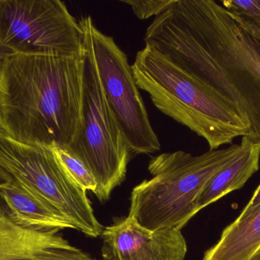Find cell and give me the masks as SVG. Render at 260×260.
<instances>
[{"label": "cell", "instance_id": "obj_7", "mask_svg": "<svg viewBox=\"0 0 260 260\" xmlns=\"http://www.w3.org/2000/svg\"><path fill=\"white\" fill-rule=\"evenodd\" d=\"M0 166L60 212L75 230L91 238L102 236L103 226L86 192L67 175L50 147L21 143L0 128Z\"/></svg>", "mask_w": 260, "mask_h": 260}, {"label": "cell", "instance_id": "obj_5", "mask_svg": "<svg viewBox=\"0 0 260 260\" xmlns=\"http://www.w3.org/2000/svg\"><path fill=\"white\" fill-rule=\"evenodd\" d=\"M85 50L82 125L69 149L89 169L98 184L94 194L105 201L126 179L132 152L107 102L85 36Z\"/></svg>", "mask_w": 260, "mask_h": 260}, {"label": "cell", "instance_id": "obj_19", "mask_svg": "<svg viewBox=\"0 0 260 260\" xmlns=\"http://www.w3.org/2000/svg\"><path fill=\"white\" fill-rule=\"evenodd\" d=\"M249 260H260V248L255 252L254 254Z\"/></svg>", "mask_w": 260, "mask_h": 260}, {"label": "cell", "instance_id": "obj_20", "mask_svg": "<svg viewBox=\"0 0 260 260\" xmlns=\"http://www.w3.org/2000/svg\"><path fill=\"white\" fill-rule=\"evenodd\" d=\"M2 65H3V62L0 61V73H1Z\"/></svg>", "mask_w": 260, "mask_h": 260}, {"label": "cell", "instance_id": "obj_17", "mask_svg": "<svg viewBox=\"0 0 260 260\" xmlns=\"http://www.w3.org/2000/svg\"><path fill=\"white\" fill-rule=\"evenodd\" d=\"M260 205V185L258 186L256 190L255 191L254 194H253V197H252L250 201H249L248 204L247 205L245 208H244L243 212L241 214H246L247 212H250L253 210L255 208L257 207Z\"/></svg>", "mask_w": 260, "mask_h": 260}, {"label": "cell", "instance_id": "obj_18", "mask_svg": "<svg viewBox=\"0 0 260 260\" xmlns=\"http://www.w3.org/2000/svg\"><path fill=\"white\" fill-rule=\"evenodd\" d=\"M13 181L12 176L9 175L3 168L0 166V189L9 186Z\"/></svg>", "mask_w": 260, "mask_h": 260}, {"label": "cell", "instance_id": "obj_11", "mask_svg": "<svg viewBox=\"0 0 260 260\" xmlns=\"http://www.w3.org/2000/svg\"><path fill=\"white\" fill-rule=\"evenodd\" d=\"M0 197L10 211L8 216L22 227L36 230L74 229L51 205L15 180L0 189Z\"/></svg>", "mask_w": 260, "mask_h": 260}, {"label": "cell", "instance_id": "obj_12", "mask_svg": "<svg viewBox=\"0 0 260 260\" xmlns=\"http://www.w3.org/2000/svg\"><path fill=\"white\" fill-rule=\"evenodd\" d=\"M259 248L260 205L228 226L203 260H249Z\"/></svg>", "mask_w": 260, "mask_h": 260}, {"label": "cell", "instance_id": "obj_2", "mask_svg": "<svg viewBox=\"0 0 260 260\" xmlns=\"http://www.w3.org/2000/svg\"><path fill=\"white\" fill-rule=\"evenodd\" d=\"M85 50L3 61L0 128L15 140L70 148L82 125Z\"/></svg>", "mask_w": 260, "mask_h": 260}, {"label": "cell", "instance_id": "obj_6", "mask_svg": "<svg viewBox=\"0 0 260 260\" xmlns=\"http://www.w3.org/2000/svg\"><path fill=\"white\" fill-rule=\"evenodd\" d=\"M85 48L79 21L59 0H0V61L74 56Z\"/></svg>", "mask_w": 260, "mask_h": 260}, {"label": "cell", "instance_id": "obj_10", "mask_svg": "<svg viewBox=\"0 0 260 260\" xmlns=\"http://www.w3.org/2000/svg\"><path fill=\"white\" fill-rule=\"evenodd\" d=\"M58 230L22 227L0 215V260H91Z\"/></svg>", "mask_w": 260, "mask_h": 260}, {"label": "cell", "instance_id": "obj_1", "mask_svg": "<svg viewBox=\"0 0 260 260\" xmlns=\"http://www.w3.org/2000/svg\"><path fill=\"white\" fill-rule=\"evenodd\" d=\"M144 41L235 103L250 125L246 137L260 147V35L220 2L176 0Z\"/></svg>", "mask_w": 260, "mask_h": 260}, {"label": "cell", "instance_id": "obj_15", "mask_svg": "<svg viewBox=\"0 0 260 260\" xmlns=\"http://www.w3.org/2000/svg\"><path fill=\"white\" fill-rule=\"evenodd\" d=\"M220 3L246 27L260 35V0H224Z\"/></svg>", "mask_w": 260, "mask_h": 260}, {"label": "cell", "instance_id": "obj_8", "mask_svg": "<svg viewBox=\"0 0 260 260\" xmlns=\"http://www.w3.org/2000/svg\"><path fill=\"white\" fill-rule=\"evenodd\" d=\"M91 45L108 105L135 154H154L161 148L139 93L127 56L113 37L101 32L91 16L79 20Z\"/></svg>", "mask_w": 260, "mask_h": 260}, {"label": "cell", "instance_id": "obj_21", "mask_svg": "<svg viewBox=\"0 0 260 260\" xmlns=\"http://www.w3.org/2000/svg\"><path fill=\"white\" fill-rule=\"evenodd\" d=\"M91 260H94V259H91ZM104 260H105V259H104Z\"/></svg>", "mask_w": 260, "mask_h": 260}, {"label": "cell", "instance_id": "obj_4", "mask_svg": "<svg viewBox=\"0 0 260 260\" xmlns=\"http://www.w3.org/2000/svg\"><path fill=\"white\" fill-rule=\"evenodd\" d=\"M244 142L193 156L183 151L153 157L152 178L133 189L128 216L150 230H181L198 213L200 195L211 180L236 160Z\"/></svg>", "mask_w": 260, "mask_h": 260}, {"label": "cell", "instance_id": "obj_16", "mask_svg": "<svg viewBox=\"0 0 260 260\" xmlns=\"http://www.w3.org/2000/svg\"><path fill=\"white\" fill-rule=\"evenodd\" d=\"M176 0H123L121 3L129 5L133 13L141 20L158 16L169 9Z\"/></svg>", "mask_w": 260, "mask_h": 260}, {"label": "cell", "instance_id": "obj_13", "mask_svg": "<svg viewBox=\"0 0 260 260\" xmlns=\"http://www.w3.org/2000/svg\"><path fill=\"white\" fill-rule=\"evenodd\" d=\"M244 149L236 160L223 168L208 183L200 195L198 211L218 201L233 191L241 189L259 169L260 147L242 137Z\"/></svg>", "mask_w": 260, "mask_h": 260}, {"label": "cell", "instance_id": "obj_9", "mask_svg": "<svg viewBox=\"0 0 260 260\" xmlns=\"http://www.w3.org/2000/svg\"><path fill=\"white\" fill-rule=\"evenodd\" d=\"M105 260H183L187 245L180 230H150L127 216L104 228Z\"/></svg>", "mask_w": 260, "mask_h": 260}, {"label": "cell", "instance_id": "obj_14", "mask_svg": "<svg viewBox=\"0 0 260 260\" xmlns=\"http://www.w3.org/2000/svg\"><path fill=\"white\" fill-rule=\"evenodd\" d=\"M52 148L55 157L63 168L67 175L82 190L91 191L94 193L98 184L89 169L75 155L69 148L53 146Z\"/></svg>", "mask_w": 260, "mask_h": 260}, {"label": "cell", "instance_id": "obj_3", "mask_svg": "<svg viewBox=\"0 0 260 260\" xmlns=\"http://www.w3.org/2000/svg\"><path fill=\"white\" fill-rule=\"evenodd\" d=\"M131 67L138 88L153 105L203 137L209 150L250 134V123L235 103L149 46L136 53Z\"/></svg>", "mask_w": 260, "mask_h": 260}]
</instances>
